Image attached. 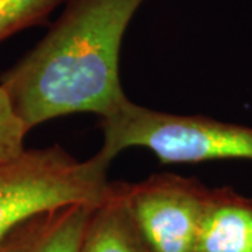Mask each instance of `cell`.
<instances>
[{
    "mask_svg": "<svg viewBox=\"0 0 252 252\" xmlns=\"http://www.w3.org/2000/svg\"><path fill=\"white\" fill-rule=\"evenodd\" d=\"M144 0H69L45 36L0 76L28 130L55 118L107 117L127 99L122 39Z\"/></svg>",
    "mask_w": 252,
    "mask_h": 252,
    "instance_id": "6da1fadb",
    "label": "cell"
},
{
    "mask_svg": "<svg viewBox=\"0 0 252 252\" xmlns=\"http://www.w3.org/2000/svg\"><path fill=\"white\" fill-rule=\"evenodd\" d=\"M102 147L108 160L130 147L150 150L161 164L215 160L252 161V127L205 115H175L135 104L127 98L99 118Z\"/></svg>",
    "mask_w": 252,
    "mask_h": 252,
    "instance_id": "7a4b0ae2",
    "label": "cell"
},
{
    "mask_svg": "<svg viewBox=\"0 0 252 252\" xmlns=\"http://www.w3.org/2000/svg\"><path fill=\"white\" fill-rule=\"evenodd\" d=\"M111 160L94 154L77 160L59 144L26 149L0 162V243L10 231L51 209L101 205L109 192Z\"/></svg>",
    "mask_w": 252,
    "mask_h": 252,
    "instance_id": "3957f363",
    "label": "cell"
},
{
    "mask_svg": "<svg viewBox=\"0 0 252 252\" xmlns=\"http://www.w3.org/2000/svg\"><path fill=\"white\" fill-rule=\"evenodd\" d=\"M118 188L149 252H193L209 189L200 181L161 172Z\"/></svg>",
    "mask_w": 252,
    "mask_h": 252,
    "instance_id": "277c9868",
    "label": "cell"
},
{
    "mask_svg": "<svg viewBox=\"0 0 252 252\" xmlns=\"http://www.w3.org/2000/svg\"><path fill=\"white\" fill-rule=\"evenodd\" d=\"M193 252H252V198L228 187L207 189Z\"/></svg>",
    "mask_w": 252,
    "mask_h": 252,
    "instance_id": "5b68a950",
    "label": "cell"
},
{
    "mask_svg": "<svg viewBox=\"0 0 252 252\" xmlns=\"http://www.w3.org/2000/svg\"><path fill=\"white\" fill-rule=\"evenodd\" d=\"M95 206L51 209L16 225L0 243V252H79Z\"/></svg>",
    "mask_w": 252,
    "mask_h": 252,
    "instance_id": "8992f818",
    "label": "cell"
},
{
    "mask_svg": "<svg viewBox=\"0 0 252 252\" xmlns=\"http://www.w3.org/2000/svg\"><path fill=\"white\" fill-rule=\"evenodd\" d=\"M79 252H149L119 192L118 181H111L105 200L94 207Z\"/></svg>",
    "mask_w": 252,
    "mask_h": 252,
    "instance_id": "52a82bcc",
    "label": "cell"
},
{
    "mask_svg": "<svg viewBox=\"0 0 252 252\" xmlns=\"http://www.w3.org/2000/svg\"><path fill=\"white\" fill-rule=\"evenodd\" d=\"M62 0H0V42L42 23Z\"/></svg>",
    "mask_w": 252,
    "mask_h": 252,
    "instance_id": "ba28073f",
    "label": "cell"
},
{
    "mask_svg": "<svg viewBox=\"0 0 252 252\" xmlns=\"http://www.w3.org/2000/svg\"><path fill=\"white\" fill-rule=\"evenodd\" d=\"M28 132L7 93L0 86V162L16 158L26 150L24 140Z\"/></svg>",
    "mask_w": 252,
    "mask_h": 252,
    "instance_id": "9c48e42d",
    "label": "cell"
}]
</instances>
